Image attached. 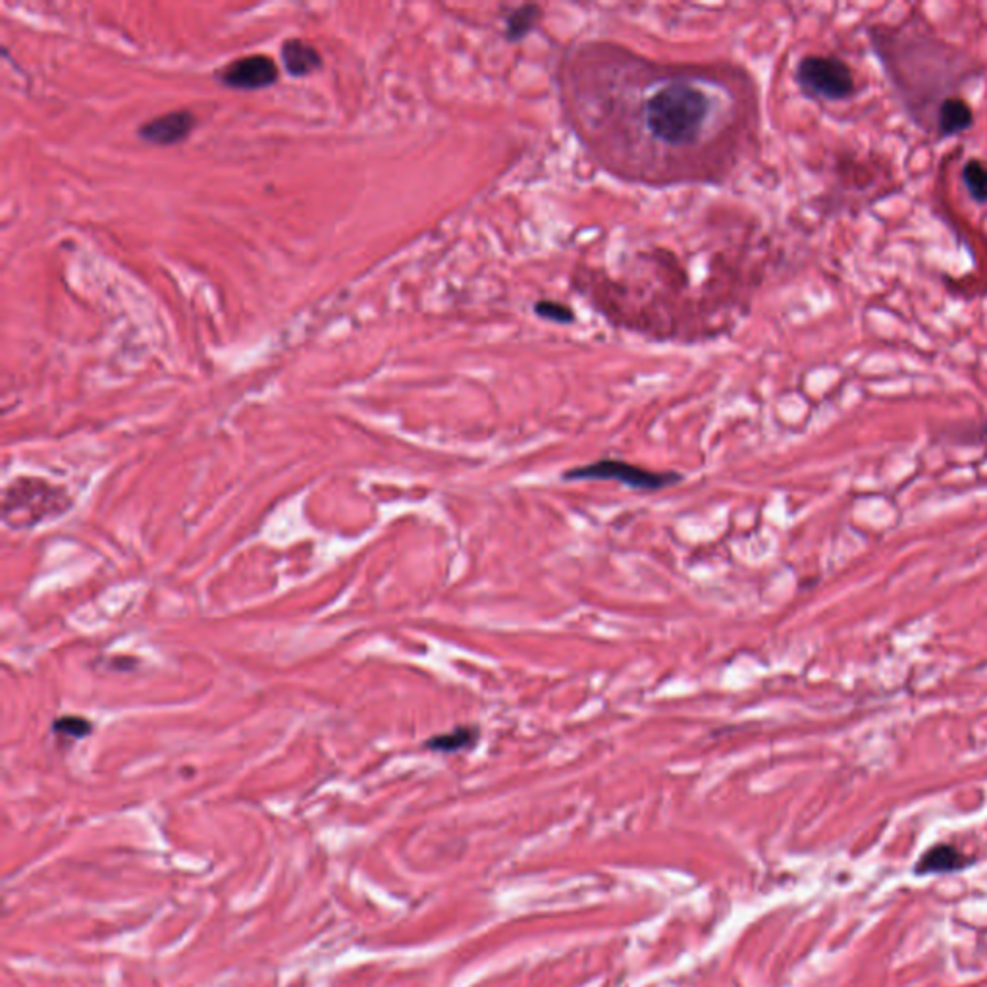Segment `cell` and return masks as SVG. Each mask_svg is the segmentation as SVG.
I'll use <instances>...</instances> for the list:
<instances>
[{
  "mask_svg": "<svg viewBox=\"0 0 987 987\" xmlns=\"http://www.w3.org/2000/svg\"><path fill=\"white\" fill-rule=\"evenodd\" d=\"M565 480H616L640 492H655L670 488L683 480V475L675 470H650L632 463L604 457L598 462L586 463L563 473Z\"/></svg>",
  "mask_w": 987,
  "mask_h": 987,
  "instance_id": "cell-4",
  "label": "cell"
},
{
  "mask_svg": "<svg viewBox=\"0 0 987 987\" xmlns=\"http://www.w3.org/2000/svg\"><path fill=\"white\" fill-rule=\"evenodd\" d=\"M220 82L234 89L254 91L278 82L276 62L267 54H251L231 62L220 72Z\"/></svg>",
  "mask_w": 987,
  "mask_h": 987,
  "instance_id": "cell-5",
  "label": "cell"
},
{
  "mask_svg": "<svg viewBox=\"0 0 987 987\" xmlns=\"http://www.w3.org/2000/svg\"><path fill=\"white\" fill-rule=\"evenodd\" d=\"M970 864V858L964 856L958 848L941 845L933 847L924 858L918 863V874H947V871L961 870Z\"/></svg>",
  "mask_w": 987,
  "mask_h": 987,
  "instance_id": "cell-10",
  "label": "cell"
},
{
  "mask_svg": "<svg viewBox=\"0 0 987 987\" xmlns=\"http://www.w3.org/2000/svg\"><path fill=\"white\" fill-rule=\"evenodd\" d=\"M480 740V727L478 725H459L452 731L440 733L431 739L424 740L423 747L432 752L442 755H455L462 750H473Z\"/></svg>",
  "mask_w": 987,
  "mask_h": 987,
  "instance_id": "cell-9",
  "label": "cell"
},
{
  "mask_svg": "<svg viewBox=\"0 0 987 987\" xmlns=\"http://www.w3.org/2000/svg\"><path fill=\"white\" fill-rule=\"evenodd\" d=\"M716 115V99L698 79L668 77L648 95L640 118L655 143L668 149L696 145Z\"/></svg>",
  "mask_w": 987,
  "mask_h": 987,
  "instance_id": "cell-1",
  "label": "cell"
},
{
  "mask_svg": "<svg viewBox=\"0 0 987 987\" xmlns=\"http://www.w3.org/2000/svg\"><path fill=\"white\" fill-rule=\"evenodd\" d=\"M72 506L68 494L61 486L39 478H18L10 482L2 498V517L12 529H28L58 517Z\"/></svg>",
  "mask_w": 987,
  "mask_h": 987,
  "instance_id": "cell-2",
  "label": "cell"
},
{
  "mask_svg": "<svg viewBox=\"0 0 987 987\" xmlns=\"http://www.w3.org/2000/svg\"><path fill=\"white\" fill-rule=\"evenodd\" d=\"M534 313H536L540 318L550 321V323L570 324L575 321L573 308H571L570 305H563L560 301H539V303L534 305Z\"/></svg>",
  "mask_w": 987,
  "mask_h": 987,
  "instance_id": "cell-13",
  "label": "cell"
},
{
  "mask_svg": "<svg viewBox=\"0 0 987 987\" xmlns=\"http://www.w3.org/2000/svg\"><path fill=\"white\" fill-rule=\"evenodd\" d=\"M794 79L812 99L845 100L856 91L853 69L837 56L809 54L794 69Z\"/></svg>",
  "mask_w": 987,
  "mask_h": 987,
  "instance_id": "cell-3",
  "label": "cell"
},
{
  "mask_svg": "<svg viewBox=\"0 0 987 987\" xmlns=\"http://www.w3.org/2000/svg\"><path fill=\"white\" fill-rule=\"evenodd\" d=\"M195 126L197 118L192 110H174L143 123L138 130V135L151 145H177L192 135Z\"/></svg>",
  "mask_w": 987,
  "mask_h": 987,
  "instance_id": "cell-6",
  "label": "cell"
},
{
  "mask_svg": "<svg viewBox=\"0 0 987 987\" xmlns=\"http://www.w3.org/2000/svg\"><path fill=\"white\" fill-rule=\"evenodd\" d=\"M933 120L940 138H953L970 130L974 123V110L961 97H945L933 110Z\"/></svg>",
  "mask_w": 987,
  "mask_h": 987,
  "instance_id": "cell-7",
  "label": "cell"
},
{
  "mask_svg": "<svg viewBox=\"0 0 987 987\" xmlns=\"http://www.w3.org/2000/svg\"><path fill=\"white\" fill-rule=\"evenodd\" d=\"M984 434H986V436H987V423L984 424Z\"/></svg>",
  "mask_w": 987,
  "mask_h": 987,
  "instance_id": "cell-15",
  "label": "cell"
},
{
  "mask_svg": "<svg viewBox=\"0 0 987 987\" xmlns=\"http://www.w3.org/2000/svg\"><path fill=\"white\" fill-rule=\"evenodd\" d=\"M963 184L968 189L972 199L986 205L987 203V164L979 159H970L963 166Z\"/></svg>",
  "mask_w": 987,
  "mask_h": 987,
  "instance_id": "cell-12",
  "label": "cell"
},
{
  "mask_svg": "<svg viewBox=\"0 0 987 987\" xmlns=\"http://www.w3.org/2000/svg\"><path fill=\"white\" fill-rule=\"evenodd\" d=\"M280 58L288 74L293 77H305L323 66V58L315 46L301 39H288L280 51Z\"/></svg>",
  "mask_w": 987,
  "mask_h": 987,
  "instance_id": "cell-8",
  "label": "cell"
},
{
  "mask_svg": "<svg viewBox=\"0 0 987 987\" xmlns=\"http://www.w3.org/2000/svg\"><path fill=\"white\" fill-rule=\"evenodd\" d=\"M53 731L61 737H69V739H84L91 733V724L79 716L58 717L53 725Z\"/></svg>",
  "mask_w": 987,
  "mask_h": 987,
  "instance_id": "cell-14",
  "label": "cell"
},
{
  "mask_svg": "<svg viewBox=\"0 0 987 987\" xmlns=\"http://www.w3.org/2000/svg\"><path fill=\"white\" fill-rule=\"evenodd\" d=\"M542 18V10L536 4H523L516 8L511 14L506 18V39L509 43H519L523 39L529 37L534 28L539 25Z\"/></svg>",
  "mask_w": 987,
  "mask_h": 987,
  "instance_id": "cell-11",
  "label": "cell"
}]
</instances>
